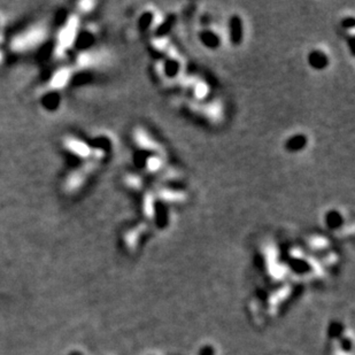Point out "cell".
Returning <instances> with one entry per match:
<instances>
[{
  "label": "cell",
  "mask_w": 355,
  "mask_h": 355,
  "mask_svg": "<svg viewBox=\"0 0 355 355\" xmlns=\"http://www.w3.org/2000/svg\"><path fill=\"white\" fill-rule=\"evenodd\" d=\"M306 144H307V138L303 136V134H295V136H292L288 141H286V148L291 152L300 151L301 148L306 146Z\"/></svg>",
  "instance_id": "cell-6"
},
{
  "label": "cell",
  "mask_w": 355,
  "mask_h": 355,
  "mask_svg": "<svg viewBox=\"0 0 355 355\" xmlns=\"http://www.w3.org/2000/svg\"><path fill=\"white\" fill-rule=\"evenodd\" d=\"M68 77V72L67 71H60L58 72V75L54 77V83L53 84L55 86H62L65 84V79Z\"/></svg>",
  "instance_id": "cell-8"
},
{
  "label": "cell",
  "mask_w": 355,
  "mask_h": 355,
  "mask_svg": "<svg viewBox=\"0 0 355 355\" xmlns=\"http://www.w3.org/2000/svg\"><path fill=\"white\" fill-rule=\"evenodd\" d=\"M76 28H77V26H76L75 21L71 20L70 22H69L68 26L65 27V29L62 31L60 34V43H59V46H60L61 48L67 47L69 44L72 43V40H74V38H75Z\"/></svg>",
  "instance_id": "cell-4"
},
{
  "label": "cell",
  "mask_w": 355,
  "mask_h": 355,
  "mask_svg": "<svg viewBox=\"0 0 355 355\" xmlns=\"http://www.w3.org/2000/svg\"><path fill=\"white\" fill-rule=\"evenodd\" d=\"M309 62L313 67H315L317 69H322L325 67L329 61H327V55L325 52L322 50H316L310 53Z\"/></svg>",
  "instance_id": "cell-5"
},
{
  "label": "cell",
  "mask_w": 355,
  "mask_h": 355,
  "mask_svg": "<svg viewBox=\"0 0 355 355\" xmlns=\"http://www.w3.org/2000/svg\"><path fill=\"white\" fill-rule=\"evenodd\" d=\"M136 141L137 144L145 151H153L154 153H157V152H159V150H160L158 144L155 143L154 140H152L151 137L148 136L145 131H138L136 134Z\"/></svg>",
  "instance_id": "cell-3"
},
{
  "label": "cell",
  "mask_w": 355,
  "mask_h": 355,
  "mask_svg": "<svg viewBox=\"0 0 355 355\" xmlns=\"http://www.w3.org/2000/svg\"><path fill=\"white\" fill-rule=\"evenodd\" d=\"M69 150H71L74 153L81 155V157H88L90 154V148L86 146L85 144H83L82 141L77 140H69L68 143Z\"/></svg>",
  "instance_id": "cell-7"
},
{
  "label": "cell",
  "mask_w": 355,
  "mask_h": 355,
  "mask_svg": "<svg viewBox=\"0 0 355 355\" xmlns=\"http://www.w3.org/2000/svg\"><path fill=\"white\" fill-rule=\"evenodd\" d=\"M241 34H243V28H241L240 19L237 16L231 17V22L229 24V31H227V38L232 43H239L241 40Z\"/></svg>",
  "instance_id": "cell-2"
},
{
  "label": "cell",
  "mask_w": 355,
  "mask_h": 355,
  "mask_svg": "<svg viewBox=\"0 0 355 355\" xmlns=\"http://www.w3.org/2000/svg\"><path fill=\"white\" fill-rule=\"evenodd\" d=\"M43 30L41 29H33L23 33L22 36L17 37L13 43V47L17 50H24V48L31 47L32 45H36L41 38H43Z\"/></svg>",
  "instance_id": "cell-1"
}]
</instances>
